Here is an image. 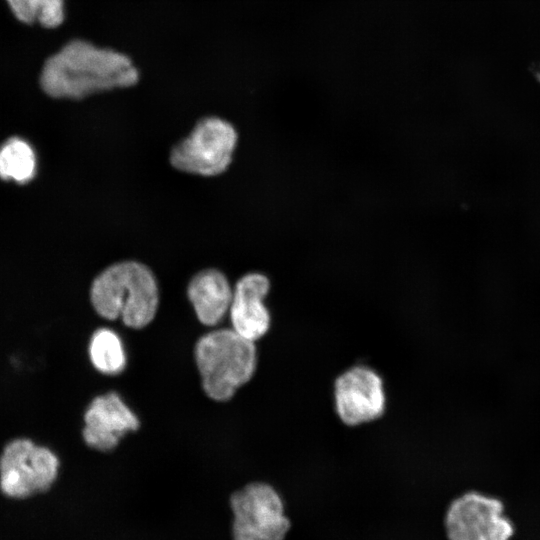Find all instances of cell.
<instances>
[{"mask_svg":"<svg viewBox=\"0 0 540 540\" xmlns=\"http://www.w3.org/2000/svg\"><path fill=\"white\" fill-rule=\"evenodd\" d=\"M232 540H285L292 523L279 492L270 484L250 482L230 495Z\"/></svg>","mask_w":540,"mask_h":540,"instance_id":"4","label":"cell"},{"mask_svg":"<svg viewBox=\"0 0 540 540\" xmlns=\"http://www.w3.org/2000/svg\"><path fill=\"white\" fill-rule=\"evenodd\" d=\"M36 170V154L26 140L12 137L0 146L1 179L25 184L34 178Z\"/></svg>","mask_w":540,"mask_h":540,"instance_id":"12","label":"cell"},{"mask_svg":"<svg viewBox=\"0 0 540 540\" xmlns=\"http://www.w3.org/2000/svg\"><path fill=\"white\" fill-rule=\"evenodd\" d=\"M195 361L206 395L215 401L230 400L253 377L257 350L253 341L233 329H216L200 337Z\"/></svg>","mask_w":540,"mask_h":540,"instance_id":"3","label":"cell"},{"mask_svg":"<svg viewBox=\"0 0 540 540\" xmlns=\"http://www.w3.org/2000/svg\"><path fill=\"white\" fill-rule=\"evenodd\" d=\"M88 353L92 365L105 375L120 374L126 366V355L118 334L99 328L91 336Z\"/></svg>","mask_w":540,"mask_h":540,"instance_id":"13","label":"cell"},{"mask_svg":"<svg viewBox=\"0 0 540 540\" xmlns=\"http://www.w3.org/2000/svg\"><path fill=\"white\" fill-rule=\"evenodd\" d=\"M84 424L85 443L101 452L115 449L124 435L140 426L137 416L116 392L95 397L85 411Z\"/></svg>","mask_w":540,"mask_h":540,"instance_id":"9","label":"cell"},{"mask_svg":"<svg viewBox=\"0 0 540 540\" xmlns=\"http://www.w3.org/2000/svg\"><path fill=\"white\" fill-rule=\"evenodd\" d=\"M138 80V70L127 55L85 40L70 41L49 57L40 76L47 95L73 100L130 87Z\"/></svg>","mask_w":540,"mask_h":540,"instance_id":"1","label":"cell"},{"mask_svg":"<svg viewBox=\"0 0 540 540\" xmlns=\"http://www.w3.org/2000/svg\"><path fill=\"white\" fill-rule=\"evenodd\" d=\"M269 290L268 277L258 272L245 274L233 288L229 308L232 329L253 342L270 328V312L264 302Z\"/></svg>","mask_w":540,"mask_h":540,"instance_id":"10","label":"cell"},{"mask_svg":"<svg viewBox=\"0 0 540 540\" xmlns=\"http://www.w3.org/2000/svg\"><path fill=\"white\" fill-rule=\"evenodd\" d=\"M334 404L339 419L348 426L380 418L386 409L382 378L364 365L345 370L334 382Z\"/></svg>","mask_w":540,"mask_h":540,"instance_id":"8","label":"cell"},{"mask_svg":"<svg viewBox=\"0 0 540 540\" xmlns=\"http://www.w3.org/2000/svg\"><path fill=\"white\" fill-rule=\"evenodd\" d=\"M15 17L24 23L38 21L45 28L62 24L64 0H6Z\"/></svg>","mask_w":540,"mask_h":540,"instance_id":"14","label":"cell"},{"mask_svg":"<svg viewBox=\"0 0 540 540\" xmlns=\"http://www.w3.org/2000/svg\"><path fill=\"white\" fill-rule=\"evenodd\" d=\"M238 135L232 124L218 117H205L176 144L170 163L176 169L202 176L223 173L232 162Z\"/></svg>","mask_w":540,"mask_h":540,"instance_id":"7","label":"cell"},{"mask_svg":"<svg viewBox=\"0 0 540 540\" xmlns=\"http://www.w3.org/2000/svg\"><path fill=\"white\" fill-rule=\"evenodd\" d=\"M60 461L49 448L28 438L10 441L0 455V489L24 499L48 491L56 481Z\"/></svg>","mask_w":540,"mask_h":540,"instance_id":"5","label":"cell"},{"mask_svg":"<svg viewBox=\"0 0 540 540\" xmlns=\"http://www.w3.org/2000/svg\"><path fill=\"white\" fill-rule=\"evenodd\" d=\"M90 299L98 315L121 319L134 329L147 326L155 317L159 292L151 270L136 261L115 263L92 282Z\"/></svg>","mask_w":540,"mask_h":540,"instance_id":"2","label":"cell"},{"mask_svg":"<svg viewBox=\"0 0 540 540\" xmlns=\"http://www.w3.org/2000/svg\"><path fill=\"white\" fill-rule=\"evenodd\" d=\"M443 528L447 540H512L516 532L504 503L475 490L460 494L448 504Z\"/></svg>","mask_w":540,"mask_h":540,"instance_id":"6","label":"cell"},{"mask_svg":"<svg viewBox=\"0 0 540 540\" xmlns=\"http://www.w3.org/2000/svg\"><path fill=\"white\" fill-rule=\"evenodd\" d=\"M187 294L198 320L215 326L229 312L233 289L221 271L205 269L190 280Z\"/></svg>","mask_w":540,"mask_h":540,"instance_id":"11","label":"cell"}]
</instances>
